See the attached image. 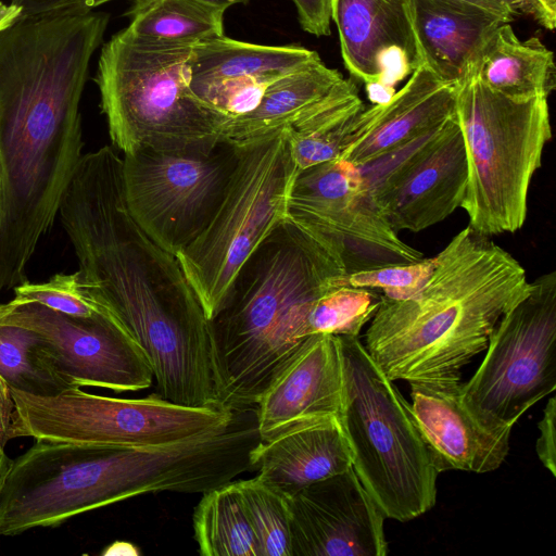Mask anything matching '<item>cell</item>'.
<instances>
[{
  "label": "cell",
  "instance_id": "cell-1",
  "mask_svg": "<svg viewBox=\"0 0 556 556\" xmlns=\"http://www.w3.org/2000/svg\"><path fill=\"white\" fill-rule=\"evenodd\" d=\"M433 257L412 296H381L365 333L366 351L393 381L462 379L502 316L530 290L522 265L469 226Z\"/></svg>",
  "mask_w": 556,
  "mask_h": 556
},
{
  "label": "cell",
  "instance_id": "cell-2",
  "mask_svg": "<svg viewBox=\"0 0 556 556\" xmlns=\"http://www.w3.org/2000/svg\"><path fill=\"white\" fill-rule=\"evenodd\" d=\"M345 269L311 230L287 216L237 273L211 319L222 406L251 410L312 334L317 300Z\"/></svg>",
  "mask_w": 556,
  "mask_h": 556
},
{
  "label": "cell",
  "instance_id": "cell-3",
  "mask_svg": "<svg viewBox=\"0 0 556 556\" xmlns=\"http://www.w3.org/2000/svg\"><path fill=\"white\" fill-rule=\"evenodd\" d=\"M194 43L139 37L127 27L101 49L96 83L113 144L140 149L211 150L230 116L190 89Z\"/></svg>",
  "mask_w": 556,
  "mask_h": 556
},
{
  "label": "cell",
  "instance_id": "cell-4",
  "mask_svg": "<svg viewBox=\"0 0 556 556\" xmlns=\"http://www.w3.org/2000/svg\"><path fill=\"white\" fill-rule=\"evenodd\" d=\"M342 390L338 418L352 467L386 518L401 522L437 502V471L412 405L358 337L337 336Z\"/></svg>",
  "mask_w": 556,
  "mask_h": 556
},
{
  "label": "cell",
  "instance_id": "cell-5",
  "mask_svg": "<svg viewBox=\"0 0 556 556\" xmlns=\"http://www.w3.org/2000/svg\"><path fill=\"white\" fill-rule=\"evenodd\" d=\"M547 99L508 98L483 85L472 68L457 84L455 112L467 160L460 207L477 233L522 228L531 179L552 138Z\"/></svg>",
  "mask_w": 556,
  "mask_h": 556
},
{
  "label": "cell",
  "instance_id": "cell-6",
  "mask_svg": "<svg viewBox=\"0 0 556 556\" xmlns=\"http://www.w3.org/2000/svg\"><path fill=\"white\" fill-rule=\"evenodd\" d=\"M156 468L142 447L37 439L13 459L0 490V535L56 527L70 518L149 493Z\"/></svg>",
  "mask_w": 556,
  "mask_h": 556
},
{
  "label": "cell",
  "instance_id": "cell-7",
  "mask_svg": "<svg viewBox=\"0 0 556 556\" xmlns=\"http://www.w3.org/2000/svg\"><path fill=\"white\" fill-rule=\"evenodd\" d=\"M239 149L218 210L176 255L210 320L243 263L287 218L291 188L300 172L285 129Z\"/></svg>",
  "mask_w": 556,
  "mask_h": 556
},
{
  "label": "cell",
  "instance_id": "cell-8",
  "mask_svg": "<svg viewBox=\"0 0 556 556\" xmlns=\"http://www.w3.org/2000/svg\"><path fill=\"white\" fill-rule=\"evenodd\" d=\"M15 413L10 440L30 437L109 447H153L226 430L238 412L190 407L152 393L116 399L65 389L38 395L10 387Z\"/></svg>",
  "mask_w": 556,
  "mask_h": 556
},
{
  "label": "cell",
  "instance_id": "cell-9",
  "mask_svg": "<svg viewBox=\"0 0 556 556\" xmlns=\"http://www.w3.org/2000/svg\"><path fill=\"white\" fill-rule=\"evenodd\" d=\"M485 350L472 377L462 382V401L485 427L511 431L556 389L555 271L530 282L529 292L493 329Z\"/></svg>",
  "mask_w": 556,
  "mask_h": 556
},
{
  "label": "cell",
  "instance_id": "cell-10",
  "mask_svg": "<svg viewBox=\"0 0 556 556\" xmlns=\"http://www.w3.org/2000/svg\"><path fill=\"white\" fill-rule=\"evenodd\" d=\"M227 141L211 150L140 149L124 153V198L139 227L177 255L208 225L239 157Z\"/></svg>",
  "mask_w": 556,
  "mask_h": 556
},
{
  "label": "cell",
  "instance_id": "cell-11",
  "mask_svg": "<svg viewBox=\"0 0 556 556\" xmlns=\"http://www.w3.org/2000/svg\"><path fill=\"white\" fill-rule=\"evenodd\" d=\"M362 189L397 232L421 231L462 206L467 160L456 112L439 126L362 165Z\"/></svg>",
  "mask_w": 556,
  "mask_h": 556
},
{
  "label": "cell",
  "instance_id": "cell-12",
  "mask_svg": "<svg viewBox=\"0 0 556 556\" xmlns=\"http://www.w3.org/2000/svg\"><path fill=\"white\" fill-rule=\"evenodd\" d=\"M288 216L315 233L346 275L424 258L399 238L362 189L356 166L344 160L301 169L291 188Z\"/></svg>",
  "mask_w": 556,
  "mask_h": 556
},
{
  "label": "cell",
  "instance_id": "cell-13",
  "mask_svg": "<svg viewBox=\"0 0 556 556\" xmlns=\"http://www.w3.org/2000/svg\"><path fill=\"white\" fill-rule=\"evenodd\" d=\"M0 325L31 331L40 359L70 388L99 387L121 393L152 384L146 355L104 311L75 317L36 303L8 302L0 303Z\"/></svg>",
  "mask_w": 556,
  "mask_h": 556
},
{
  "label": "cell",
  "instance_id": "cell-14",
  "mask_svg": "<svg viewBox=\"0 0 556 556\" xmlns=\"http://www.w3.org/2000/svg\"><path fill=\"white\" fill-rule=\"evenodd\" d=\"M291 556H384L386 516L353 467L288 495Z\"/></svg>",
  "mask_w": 556,
  "mask_h": 556
},
{
  "label": "cell",
  "instance_id": "cell-15",
  "mask_svg": "<svg viewBox=\"0 0 556 556\" xmlns=\"http://www.w3.org/2000/svg\"><path fill=\"white\" fill-rule=\"evenodd\" d=\"M331 21L344 66L372 104L389 101L420 65L408 0H332Z\"/></svg>",
  "mask_w": 556,
  "mask_h": 556
},
{
  "label": "cell",
  "instance_id": "cell-16",
  "mask_svg": "<svg viewBox=\"0 0 556 556\" xmlns=\"http://www.w3.org/2000/svg\"><path fill=\"white\" fill-rule=\"evenodd\" d=\"M409 386L413 414L439 473L490 472L505 462L511 431H494L470 413L462 401V379Z\"/></svg>",
  "mask_w": 556,
  "mask_h": 556
},
{
  "label": "cell",
  "instance_id": "cell-17",
  "mask_svg": "<svg viewBox=\"0 0 556 556\" xmlns=\"http://www.w3.org/2000/svg\"><path fill=\"white\" fill-rule=\"evenodd\" d=\"M342 374L337 336L314 334L255 405L260 440L303 422L338 416Z\"/></svg>",
  "mask_w": 556,
  "mask_h": 556
},
{
  "label": "cell",
  "instance_id": "cell-18",
  "mask_svg": "<svg viewBox=\"0 0 556 556\" xmlns=\"http://www.w3.org/2000/svg\"><path fill=\"white\" fill-rule=\"evenodd\" d=\"M456 90L419 65L389 101L364 109L339 159L366 164L439 126L455 113Z\"/></svg>",
  "mask_w": 556,
  "mask_h": 556
},
{
  "label": "cell",
  "instance_id": "cell-19",
  "mask_svg": "<svg viewBox=\"0 0 556 556\" xmlns=\"http://www.w3.org/2000/svg\"><path fill=\"white\" fill-rule=\"evenodd\" d=\"M251 470L286 495L352 467V455L338 416L303 422L250 452Z\"/></svg>",
  "mask_w": 556,
  "mask_h": 556
},
{
  "label": "cell",
  "instance_id": "cell-20",
  "mask_svg": "<svg viewBox=\"0 0 556 556\" xmlns=\"http://www.w3.org/2000/svg\"><path fill=\"white\" fill-rule=\"evenodd\" d=\"M420 65L440 79L458 84L473 67L497 17L450 0H408Z\"/></svg>",
  "mask_w": 556,
  "mask_h": 556
},
{
  "label": "cell",
  "instance_id": "cell-21",
  "mask_svg": "<svg viewBox=\"0 0 556 556\" xmlns=\"http://www.w3.org/2000/svg\"><path fill=\"white\" fill-rule=\"evenodd\" d=\"M318 59L316 51L302 46H264L223 35L193 45L189 59L190 89L197 93L224 80L247 77L270 84Z\"/></svg>",
  "mask_w": 556,
  "mask_h": 556
},
{
  "label": "cell",
  "instance_id": "cell-22",
  "mask_svg": "<svg viewBox=\"0 0 556 556\" xmlns=\"http://www.w3.org/2000/svg\"><path fill=\"white\" fill-rule=\"evenodd\" d=\"M342 79L321 59L279 77L266 87L254 110L230 118L223 141L240 147L288 128Z\"/></svg>",
  "mask_w": 556,
  "mask_h": 556
},
{
  "label": "cell",
  "instance_id": "cell-23",
  "mask_svg": "<svg viewBox=\"0 0 556 556\" xmlns=\"http://www.w3.org/2000/svg\"><path fill=\"white\" fill-rule=\"evenodd\" d=\"M472 71L483 85L515 100L548 98L556 88L553 52L538 37L520 40L508 23L495 28Z\"/></svg>",
  "mask_w": 556,
  "mask_h": 556
},
{
  "label": "cell",
  "instance_id": "cell-24",
  "mask_svg": "<svg viewBox=\"0 0 556 556\" xmlns=\"http://www.w3.org/2000/svg\"><path fill=\"white\" fill-rule=\"evenodd\" d=\"M365 108L355 81L343 78L325 98L286 128L299 169L338 160Z\"/></svg>",
  "mask_w": 556,
  "mask_h": 556
},
{
  "label": "cell",
  "instance_id": "cell-25",
  "mask_svg": "<svg viewBox=\"0 0 556 556\" xmlns=\"http://www.w3.org/2000/svg\"><path fill=\"white\" fill-rule=\"evenodd\" d=\"M202 494L193 513L199 553L202 556H260L235 480Z\"/></svg>",
  "mask_w": 556,
  "mask_h": 556
},
{
  "label": "cell",
  "instance_id": "cell-26",
  "mask_svg": "<svg viewBox=\"0 0 556 556\" xmlns=\"http://www.w3.org/2000/svg\"><path fill=\"white\" fill-rule=\"evenodd\" d=\"M127 28L139 37L197 43L224 35V12L197 0H132Z\"/></svg>",
  "mask_w": 556,
  "mask_h": 556
},
{
  "label": "cell",
  "instance_id": "cell-27",
  "mask_svg": "<svg viewBox=\"0 0 556 556\" xmlns=\"http://www.w3.org/2000/svg\"><path fill=\"white\" fill-rule=\"evenodd\" d=\"M235 482L255 534L260 556H291L288 495L257 476Z\"/></svg>",
  "mask_w": 556,
  "mask_h": 556
},
{
  "label": "cell",
  "instance_id": "cell-28",
  "mask_svg": "<svg viewBox=\"0 0 556 556\" xmlns=\"http://www.w3.org/2000/svg\"><path fill=\"white\" fill-rule=\"evenodd\" d=\"M0 375L20 391L52 395L70 389L40 359L31 331L0 325Z\"/></svg>",
  "mask_w": 556,
  "mask_h": 556
},
{
  "label": "cell",
  "instance_id": "cell-29",
  "mask_svg": "<svg viewBox=\"0 0 556 556\" xmlns=\"http://www.w3.org/2000/svg\"><path fill=\"white\" fill-rule=\"evenodd\" d=\"M380 300L379 290L336 287L315 303L308 319L309 333L358 337L376 313Z\"/></svg>",
  "mask_w": 556,
  "mask_h": 556
},
{
  "label": "cell",
  "instance_id": "cell-30",
  "mask_svg": "<svg viewBox=\"0 0 556 556\" xmlns=\"http://www.w3.org/2000/svg\"><path fill=\"white\" fill-rule=\"evenodd\" d=\"M13 290L14 298L10 303L15 305L36 303L75 317H91L102 312L86 290L78 271L56 274L40 283L26 280Z\"/></svg>",
  "mask_w": 556,
  "mask_h": 556
},
{
  "label": "cell",
  "instance_id": "cell-31",
  "mask_svg": "<svg viewBox=\"0 0 556 556\" xmlns=\"http://www.w3.org/2000/svg\"><path fill=\"white\" fill-rule=\"evenodd\" d=\"M434 257L345 275L342 286L379 290L388 300H404L412 296L424 285L432 271Z\"/></svg>",
  "mask_w": 556,
  "mask_h": 556
},
{
  "label": "cell",
  "instance_id": "cell-32",
  "mask_svg": "<svg viewBox=\"0 0 556 556\" xmlns=\"http://www.w3.org/2000/svg\"><path fill=\"white\" fill-rule=\"evenodd\" d=\"M113 0H11L22 10L21 16L83 14Z\"/></svg>",
  "mask_w": 556,
  "mask_h": 556
},
{
  "label": "cell",
  "instance_id": "cell-33",
  "mask_svg": "<svg viewBox=\"0 0 556 556\" xmlns=\"http://www.w3.org/2000/svg\"><path fill=\"white\" fill-rule=\"evenodd\" d=\"M556 400L552 396L543 410V416L538 422L539 437L535 443V452L542 465L556 477V442H555Z\"/></svg>",
  "mask_w": 556,
  "mask_h": 556
},
{
  "label": "cell",
  "instance_id": "cell-34",
  "mask_svg": "<svg viewBox=\"0 0 556 556\" xmlns=\"http://www.w3.org/2000/svg\"><path fill=\"white\" fill-rule=\"evenodd\" d=\"M298 12L301 27L316 37L329 36L331 33L332 0H292Z\"/></svg>",
  "mask_w": 556,
  "mask_h": 556
},
{
  "label": "cell",
  "instance_id": "cell-35",
  "mask_svg": "<svg viewBox=\"0 0 556 556\" xmlns=\"http://www.w3.org/2000/svg\"><path fill=\"white\" fill-rule=\"evenodd\" d=\"M515 15H526L547 30L556 27V0H496Z\"/></svg>",
  "mask_w": 556,
  "mask_h": 556
},
{
  "label": "cell",
  "instance_id": "cell-36",
  "mask_svg": "<svg viewBox=\"0 0 556 556\" xmlns=\"http://www.w3.org/2000/svg\"><path fill=\"white\" fill-rule=\"evenodd\" d=\"M15 413V403L10 387L0 375V445L4 446L10 440V429Z\"/></svg>",
  "mask_w": 556,
  "mask_h": 556
},
{
  "label": "cell",
  "instance_id": "cell-37",
  "mask_svg": "<svg viewBox=\"0 0 556 556\" xmlns=\"http://www.w3.org/2000/svg\"><path fill=\"white\" fill-rule=\"evenodd\" d=\"M469 8L486 12L504 23L510 22L515 14L504 3L496 0H450Z\"/></svg>",
  "mask_w": 556,
  "mask_h": 556
},
{
  "label": "cell",
  "instance_id": "cell-38",
  "mask_svg": "<svg viewBox=\"0 0 556 556\" xmlns=\"http://www.w3.org/2000/svg\"><path fill=\"white\" fill-rule=\"evenodd\" d=\"M22 15V10L12 3L4 4L0 1V31L8 28Z\"/></svg>",
  "mask_w": 556,
  "mask_h": 556
},
{
  "label": "cell",
  "instance_id": "cell-39",
  "mask_svg": "<svg viewBox=\"0 0 556 556\" xmlns=\"http://www.w3.org/2000/svg\"><path fill=\"white\" fill-rule=\"evenodd\" d=\"M13 459L10 458L4 452V446L0 445V490L5 481V478L11 469Z\"/></svg>",
  "mask_w": 556,
  "mask_h": 556
},
{
  "label": "cell",
  "instance_id": "cell-40",
  "mask_svg": "<svg viewBox=\"0 0 556 556\" xmlns=\"http://www.w3.org/2000/svg\"><path fill=\"white\" fill-rule=\"evenodd\" d=\"M197 1L215 7L223 11H226V9H228L229 7H231L233 4H238V3L245 4L250 0H197Z\"/></svg>",
  "mask_w": 556,
  "mask_h": 556
}]
</instances>
